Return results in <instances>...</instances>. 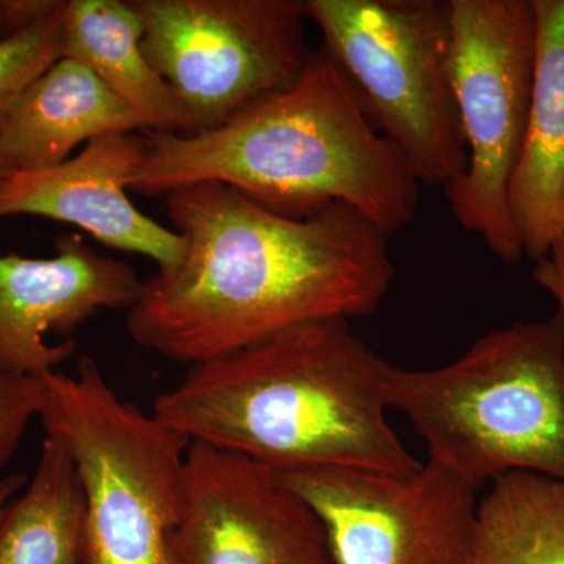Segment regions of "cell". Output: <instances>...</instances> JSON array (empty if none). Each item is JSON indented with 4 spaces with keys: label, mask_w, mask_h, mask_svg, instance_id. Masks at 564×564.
Here are the masks:
<instances>
[{
    "label": "cell",
    "mask_w": 564,
    "mask_h": 564,
    "mask_svg": "<svg viewBox=\"0 0 564 564\" xmlns=\"http://www.w3.org/2000/svg\"><path fill=\"white\" fill-rule=\"evenodd\" d=\"M165 202L184 251L143 281L126 328L170 361L198 366L307 323L367 317L391 291L389 237L345 204L293 218L218 182Z\"/></svg>",
    "instance_id": "cell-1"
},
{
    "label": "cell",
    "mask_w": 564,
    "mask_h": 564,
    "mask_svg": "<svg viewBox=\"0 0 564 564\" xmlns=\"http://www.w3.org/2000/svg\"><path fill=\"white\" fill-rule=\"evenodd\" d=\"M391 369L350 322L307 323L188 367L152 414L191 443L276 473L340 467L408 475L422 463L389 422Z\"/></svg>",
    "instance_id": "cell-2"
},
{
    "label": "cell",
    "mask_w": 564,
    "mask_h": 564,
    "mask_svg": "<svg viewBox=\"0 0 564 564\" xmlns=\"http://www.w3.org/2000/svg\"><path fill=\"white\" fill-rule=\"evenodd\" d=\"M144 135L129 192L148 198L218 182L293 218L345 204L389 239L413 223L421 202V181L322 50L291 87L217 128Z\"/></svg>",
    "instance_id": "cell-3"
},
{
    "label": "cell",
    "mask_w": 564,
    "mask_h": 564,
    "mask_svg": "<svg viewBox=\"0 0 564 564\" xmlns=\"http://www.w3.org/2000/svg\"><path fill=\"white\" fill-rule=\"evenodd\" d=\"M391 410L470 488L511 473L564 484V315L516 321L432 369L392 366Z\"/></svg>",
    "instance_id": "cell-4"
},
{
    "label": "cell",
    "mask_w": 564,
    "mask_h": 564,
    "mask_svg": "<svg viewBox=\"0 0 564 564\" xmlns=\"http://www.w3.org/2000/svg\"><path fill=\"white\" fill-rule=\"evenodd\" d=\"M43 381L39 419L68 448L84 488L80 564H177L191 440L122 399L90 356L76 373Z\"/></svg>",
    "instance_id": "cell-5"
},
{
    "label": "cell",
    "mask_w": 564,
    "mask_h": 564,
    "mask_svg": "<svg viewBox=\"0 0 564 564\" xmlns=\"http://www.w3.org/2000/svg\"><path fill=\"white\" fill-rule=\"evenodd\" d=\"M321 50L421 184L451 187L467 166L451 0H304Z\"/></svg>",
    "instance_id": "cell-6"
},
{
    "label": "cell",
    "mask_w": 564,
    "mask_h": 564,
    "mask_svg": "<svg viewBox=\"0 0 564 564\" xmlns=\"http://www.w3.org/2000/svg\"><path fill=\"white\" fill-rule=\"evenodd\" d=\"M451 10L452 73L467 166L444 192L458 225L513 265L525 258L508 191L532 104L533 0H451Z\"/></svg>",
    "instance_id": "cell-7"
},
{
    "label": "cell",
    "mask_w": 564,
    "mask_h": 564,
    "mask_svg": "<svg viewBox=\"0 0 564 564\" xmlns=\"http://www.w3.org/2000/svg\"><path fill=\"white\" fill-rule=\"evenodd\" d=\"M144 55L180 96L192 132L291 87L313 51L304 0H131Z\"/></svg>",
    "instance_id": "cell-8"
},
{
    "label": "cell",
    "mask_w": 564,
    "mask_h": 564,
    "mask_svg": "<svg viewBox=\"0 0 564 564\" xmlns=\"http://www.w3.org/2000/svg\"><path fill=\"white\" fill-rule=\"evenodd\" d=\"M280 474L321 519L334 564H464L477 491L434 463L413 474L323 469Z\"/></svg>",
    "instance_id": "cell-9"
},
{
    "label": "cell",
    "mask_w": 564,
    "mask_h": 564,
    "mask_svg": "<svg viewBox=\"0 0 564 564\" xmlns=\"http://www.w3.org/2000/svg\"><path fill=\"white\" fill-rule=\"evenodd\" d=\"M177 564H334L321 519L280 474L191 443L182 478Z\"/></svg>",
    "instance_id": "cell-10"
},
{
    "label": "cell",
    "mask_w": 564,
    "mask_h": 564,
    "mask_svg": "<svg viewBox=\"0 0 564 564\" xmlns=\"http://www.w3.org/2000/svg\"><path fill=\"white\" fill-rule=\"evenodd\" d=\"M141 284L129 263L107 258L77 234L58 237L46 259L0 256V367L11 372H54L76 350L65 337L99 311H126Z\"/></svg>",
    "instance_id": "cell-11"
},
{
    "label": "cell",
    "mask_w": 564,
    "mask_h": 564,
    "mask_svg": "<svg viewBox=\"0 0 564 564\" xmlns=\"http://www.w3.org/2000/svg\"><path fill=\"white\" fill-rule=\"evenodd\" d=\"M147 151V135L111 133L68 161L0 182V220L35 215L68 223L113 250L147 256L166 269L180 261V234L159 225L129 198V182Z\"/></svg>",
    "instance_id": "cell-12"
},
{
    "label": "cell",
    "mask_w": 564,
    "mask_h": 564,
    "mask_svg": "<svg viewBox=\"0 0 564 564\" xmlns=\"http://www.w3.org/2000/svg\"><path fill=\"white\" fill-rule=\"evenodd\" d=\"M532 104L508 206L525 258L541 261L564 236V0H533Z\"/></svg>",
    "instance_id": "cell-13"
},
{
    "label": "cell",
    "mask_w": 564,
    "mask_h": 564,
    "mask_svg": "<svg viewBox=\"0 0 564 564\" xmlns=\"http://www.w3.org/2000/svg\"><path fill=\"white\" fill-rule=\"evenodd\" d=\"M139 131V118L87 66L63 57L7 110L0 161L9 174L32 172L68 161L79 144Z\"/></svg>",
    "instance_id": "cell-14"
},
{
    "label": "cell",
    "mask_w": 564,
    "mask_h": 564,
    "mask_svg": "<svg viewBox=\"0 0 564 564\" xmlns=\"http://www.w3.org/2000/svg\"><path fill=\"white\" fill-rule=\"evenodd\" d=\"M63 32V57L87 66L143 131L192 132L188 110L144 55L143 21L131 0H65Z\"/></svg>",
    "instance_id": "cell-15"
},
{
    "label": "cell",
    "mask_w": 564,
    "mask_h": 564,
    "mask_svg": "<svg viewBox=\"0 0 564 564\" xmlns=\"http://www.w3.org/2000/svg\"><path fill=\"white\" fill-rule=\"evenodd\" d=\"M84 519L76 464L46 436L33 477L0 514V564H80Z\"/></svg>",
    "instance_id": "cell-16"
},
{
    "label": "cell",
    "mask_w": 564,
    "mask_h": 564,
    "mask_svg": "<svg viewBox=\"0 0 564 564\" xmlns=\"http://www.w3.org/2000/svg\"><path fill=\"white\" fill-rule=\"evenodd\" d=\"M464 564H564V484L530 473L492 481Z\"/></svg>",
    "instance_id": "cell-17"
},
{
    "label": "cell",
    "mask_w": 564,
    "mask_h": 564,
    "mask_svg": "<svg viewBox=\"0 0 564 564\" xmlns=\"http://www.w3.org/2000/svg\"><path fill=\"white\" fill-rule=\"evenodd\" d=\"M63 9L65 0H58L50 13L0 39V121L29 85L63 58Z\"/></svg>",
    "instance_id": "cell-18"
},
{
    "label": "cell",
    "mask_w": 564,
    "mask_h": 564,
    "mask_svg": "<svg viewBox=\"0 0 564 564\" xmlns=\"http://www.w3.org/2000/svg\"><path fill=\"white\" fill-rule=\"evenodd\" d=\"M44 404L43 375L32 377L0 367V469L10 462L33 417Z\"/></svg>",
    "instance_id": "cell-19"
},
{
    "label": "cell",
    "mask_w": 564,
    "mask_h": 564,
    "mask_svg": "<svg viewBox=\"0 0 564 564\" xmlns=\"http://www.w3.org/2000/svg\"><path fill=\"white\" fill-rule=\"evenodd\" d=\"M533 281L556 302V310L564 315V236L552 245L541 261L534 262Z\"/></svg>",
    "instance_id": "cell-20"
},
{
    "label": "cell",
    "mask_w": 564,
    "mask_h": 564,
    "mask_svg": "<svg viewBox=\"0 0 564 564\" xmlns=\"http://www.w3.org/2000/svg\"><path fill=\"white\" fill-rule=\"evenodd\" d=\"M58 0H0V39L50 13Z\"/></svg>",
    "instance_id": "cell-21"
},
{
    "label": "cell",
    "mask_w": 564,
    "mask_h": 564,
    "mask_svg": "<svg viewBox=\"0 0 564 564\" xmlns=\"http://www.w3.org/2000/svg\"><path fill=\"white\" fill-rule=\"evenodd\" d=\"M28 484V478L24 475H6L0 478V514H2L3 508L9 505L11 499L18 496Z\"/></svg>",
    "instance_id": "cell-22"
},
{
    "label": "cell",
    "mask_w": 564,
    "mask_h": 564,
    "mask_svg": "<svg viewBox=\"0 0 564 564\" xmlns=\"http://www.w3.org/2000/svg\"><path fill=\"white\" fill-rule=\"evenodd\" d=\"M7 174H9V172H7V169H6V165H3V162L0 161V182L3 181V177H6Z\"/></svg>",
    "instance_id": "cell-23"
}]
</instances>
